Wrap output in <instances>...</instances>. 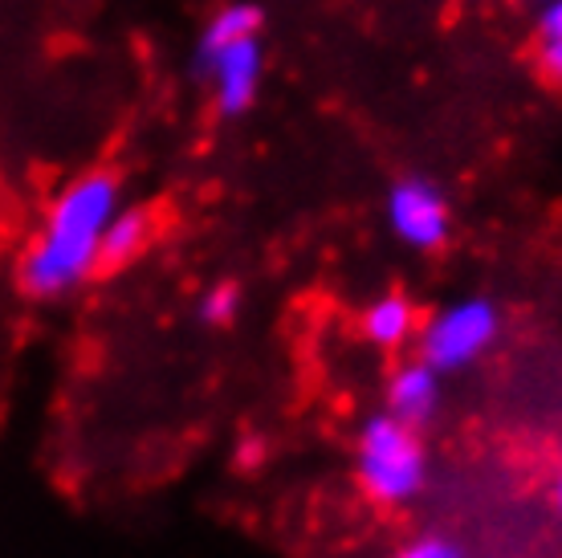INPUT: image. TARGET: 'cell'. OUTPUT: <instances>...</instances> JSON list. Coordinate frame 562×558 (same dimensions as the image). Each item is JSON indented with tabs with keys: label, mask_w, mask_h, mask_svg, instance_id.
<instances>
[{
	"label": "cell",
	"mask_w": 562,
	"mask_h": 558,
	"mask_svg": "<svg viewBox=\"0 0 562 558\" xmlns=\"http://www.w3.org/2000/svg\"><path fill=\"white\" fill-rule=\"evenodd\" d=\"M123 204V183L111 168L74 176L49 200L42 228L16 266V286L33 302H61L78 293L90 278H99L102 233Z\"/></svg>",
	"instance_id": "cell-1"
},
{
	"label": "cell",
	"mask_w": 562,
	"mask_h": 558,
	"mask_svg": "<svg viewBox=\"0 0 562 558\" xmlns=\"http://www.w3.org/2000/svg\"><path fill=\"white\" fill-rule=\"evenodd\" d=\"M428 445L420 428L375 412L355 436V481L363 498L380 510H408L428 489Z\"/></svg>",
	"instance_id": "cell-2"
},
{
	"label": "cell",
	"mask_w": 562,
	"mask_h": 558,
	"mask_svg": "<svg viewBox=\"0 0 562 558\" xmlns=\"http://www.w3.org/2000/svg\"><path fill=\"white\" fill-rule=\"evenodd\" d=\"M502 338V310L485 293H469L457 298L436 314L420 319L416 331V359L440 371V376H457L464 367L481 364Z\"/></svg>",
	"instance_id": "cell-3"
},
{
	"label": "cell",
	"mask_w": 562,
	"mask_h": 558,
	"mask_svg": "<svg viewBox=\"0 0 562 558\" xmlns=\"http://www.w3.org/2000/svg\"><path fill=\"white\" fill-rule=\"evenodd\" d=\"M383 216L392 237L412 253H440L452 237L449 196L428 176H400L383 196Z\"/></svg>",
	"instance_id": "cell-4"
},
{
	"label": "cell",
	"mask_w": 562,
	"mask_h": 558,
	"mask_svg": "<svg viewBox=\"0 0 562 558\" xmlns=\"http://www.w3.org/2000/svg\"><path fill=\"white\" fill-rule=\"evenodd\" d=\"M196 78H204L212 86V107H216L221 119H240L257 102V90H261V78H266L261 33L212 54L204 66H196Z\"/></svg>",
	"instance_id": "cell-5"
},
{
	"label": "cell",
	"mask_w": 562,
	"mask_h": 558,
	"mask_svg": "<svg viewBox=\"0 0 562 558\" xmlns=\"http://www.w3.org/2000/svg\"><path fill=\"white\" fill-rule=\"evenodd\" d=\"M440 371L424 364V359H408L400 364L387 376V388H383V412L395 420H404L408 428H432L436 416H440V404H445V383H440Z\"/></svg>",
	"instance_id": "cell-6"
},
{
	"label": "cell",
	"mask_w": 562,
	"mask_h": 558,
	"mask_svg": "<svg viewBox=\"0 0 562 558\" xmlns=\"http://www.w3.org/2000/svg\"><path fill=\"white\" fill-rule=\"evenodd\" d=\"M155 212L151 209H123L111 216L106 233H102V253H99V274H119V269L135 266L143 253L151 249L155 241Z\"/></svg>",
	"instance_id": "cell-7"
},
{
	"label": "cell",
	"mask_w": 562,
	"mask_h": 558,
	"mask_svg": "<svg viewBox=\"0 0 562 558\" xmlns=\"http://www.w3.org/2000/svg\"><path fill=\"white\" fill-rule=\"evenodd\" d=\"M359 331L375 350L383 355H395L408 343H416V331H420V314L412 306L408 293H380L371 306L363 310L359 319Z\"/></svg>",
	"instance_id": "cell-8"
},
{
	"label": "cell",
	"mask_w": 562,
	"mask_h": 558,
	"mask_svg": "<svg viewBox=\"0 0 562 558\" xmlns=\"http://www.w3.org/2000/svg\"><path fill=\"white\" fill-rule=\"evenodd\" d=\"M261 25H266V13H261V4H254V0H233V4H221V9L204 21V29H200L192 66H204L212 54H221V49L245 42V37H257Z\"/></svg>",
	"instance_id": "cell-9"
},
{
	"label": "cell",
	"mask_w": 562,
	"mask_h": 558,
	"mask_svg": "<svg viewBox=\"0 0 562 558\" xmlns=\"http://www.w3.org/2000/svg\"><path fill=\"white\" fill-rule=\"evenodd\" d=\"M240 306H245V293H240L237 281H216V286H209L204 290V298H200V322L204 326H212V331H225V326H233V322L240 319Z\"/></svg>",
	"instance_id": "cell-10"
},
{
	"label": "cell",
	"mask_w": 562,
	"mask_h": 558,
	"mask_svg": "<svg viewBox=\"0 0 562 558\" xmlns=\"http://www.w3.org/2000/svg\"><path fill=\"white\" fill-rule=\"evenodd\" d=\"M392 558H469V550H464L452 534L424 531V534H416V538H408Z\"/></svg>",
	"instance_id": "cell-11"
},
{
	"label": "cell",
	"mask_w": 562,
	"mask_h": 558,
	"mask_svg": "<svg viewBox=\"0 0 562 558\" xmlns=\"http://www.w3.org/2000/svg\"><path fill=\"white\" fill-rule=\"evenodd\" d=\"M535 62H538V70H542V78L562 86V37H538Z\"/></svg>",
	"instance_id": "cell-12"
},
{
	"label": "cell",
	"mask_w": 562,
	"mask_h": 558,
	"mask_svg": "<svg viewBox=\"0 0 562 558\" xmlns=\"http://www.w3.org/2000/svg\"><path fill=\"white\" fill-rule=\"evenodd\" d=\"M233 461H237L240 473H257V469L269 461V445L261 436H245L237 445V453H233Z\"/></svg>",
	"instance_id": "cell-13"
},
{
	"label": "cell",
	"mask_w": 562,
	"mask_h": 558,
	"mask_svg": "<svg viewBox=\"0 0 562 558\" xmlns=\"http://www.w3.org/2000/svg\"><path fill=\"white\" fill-rule=\"evenodd\" d=\"M538 37H562V0H547L538 13Z\"/></svg>",
	"instance_id": "cell-14"
},
{
	"label": "cell",
	"mask_w": 562,
	"mask_h": 558,
	"mask_svg": "<svg viewBox=\"0 0 562 558\" xmlns=\"http://www.w3.org/2000/svg\"><path fill=\"white\" fill-rule=\"evenodd\" d=\"M554 510L562 517V440H559V469H554Z\"/></svg>",
	"instance_id": "cell-15"
}]
</instances>
